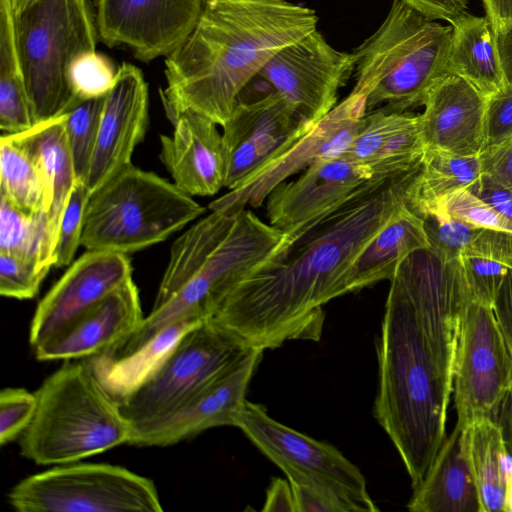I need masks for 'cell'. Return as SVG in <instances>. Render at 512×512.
Returning a JSON list of instances; mask_svg holds the SVG:
<instances>
[{
	"mask_svg": "<svg viewBox=\"0 0 512 512\" xmlns=\"http://www.w3.org/2000/svg\"><path fill=\"white\" fill-rule=\"evenodd\" d=\"M407 112L377 108L366 112L350 146L343 154L354 163L368 167L386 140L410 117Z\"/></svg>",
	"mask_w": 512,
	"mask_h": 512,
	"instance_id": "8d00e7d4",
	"label": "cell"
},
{
	"mask_svg": "<svg viewBox=\"0 0 512 512\" xmlns=\"http://www.w3.org/2000/svg\"><path fill=\"white\" fill-rule=\"evenodd\" d=\"M0 198L28 215L47 209V188L41 170L6 134L0 138Z\"/></svg>",
	"mask_w": 512,
	"mask_h": 512,
	"instance_id": "d6a6232c",
	"label": "cell"
},
{
	"mask_svg": "<svg viewBox=\"0 0 512 512\" xmlns=\"http://www.w3.org/2000/svg\"><path fill=\"white\" fill-rule=\"evenodd\" d=\"M429 248L423 219L406 204L369 241L351 268L349 293L391 280L401 262L416 250Z\"/></svg>",
	"mask_w": 512,
	"mask_h": 512,
	"instance_id": "4316f807",
	"label": "cell"
},
{
	"mask_svg": "<svg viewBox=\"0 0 512 512\" xmlns=\"http://www.w3.org/2000/svg\"><path fill=\"white\" fill-rule=\"evenodd\" d=\"M467 189L498 214L512 222V190L487 174L480 176Z\"/></svg>",
	"mask_w": 512,
	"mask_h": 512,
	"instance_id": "bcb514c9",
	"label": "cell"
},
{
	"mask_svg": "<svg viewBox=\"0 0 512 512\" xmlns=\"http://www.w3.org/2000/svg\"><path fill=\"white\" fill-rule=\"evenodd\" d=\"M510 139H512V85L506 83L487 97L483 150L501 145Z\"/></svg>",
	"mask_w": 512,
	"mask_h": 512,
	"instance_id": "ee69618b",
	"label": "cell"
},
{
	"mask_svg": "<svg viewBox=\"0 0 512 512\" xmlns=\"http://www.w3.org/2000/svg\"><path fill=\"white\" fill-rule=\"evenodd\" d=\"M204 0H96L100 40L142 62L167 56L194 27Z\"/></svg>",
	"mask_w": 512,
	"mask_h": 512,
	"instance_id": "e0dca14e",
	"label": "cell"
},
{
	"mask_svg": "<svg viewBox=\"0 0 512 512\" xmlns=\"http://www.w3.org/2000/svg\"><path fill=\"white\" fill-rule=\"evenodd\" d=\"M118 68L97 50L79 55L69 70V84L76 100L105 97L115 84Z\"/></svg>",
	"mask_w": 512,
	"mask_h": 512,
	"instance_id": "74e56055",
	"label": "cell"
},
{
	"mask_svg": "<svg viewBox=\"0 0 512 512\" xmlns=\"http://www.w3.org/2000/svg\"><path fill=\"white\" fill-rule=\"evenodd\" d=\"M262 354L261 350H251L169 417L133 434L128 444L139 447H164L187 440L214 427L235 426Z\"/></svg>",
	"mask_w": 512,
	"mask_h": 512,
	"instance_id": "44dd1931",
	"label": "cell"
},
{
	"mask_svg": "<svg viewBox=\"0 0 512 512\" xmlns=\"http://www.w3.org/2000/svg\"><path fill=\"white\" fill-rule=\"evenodd\" d=\"M450 25L452 39L447 73L464 78L486 97L501 89L506 81L497 32L490 20L466 12Z\"/></svg>",
	"mask_w": 512,
	"mask_h": 512,
	"instance_id": "83f0119b",
	"label": "cell"
},
{
	"mask_svg": "<svg viewBox=\"0 0 512 512\" xmlns=\"http://www.w3.org/2000/svg\"><path fill=\"white\" fill-rule=\"evenodd\" d=\"M15 39L35 123L62 115L75 101L69 70L100 40L91 0H40L14 15Z\"/></svg>",
	"mask_w": 512,
	"mask_h": 512,
	"instance_id": "ba28073f",
	"label": "cell"
},
{
	"mask_svg": "<svg viewBox=\"0 0 512 512\" xmlns=\"http://www.w3.org/2000/svg\"><path fill=\"white\" fill-rule=\"evenodd\" d=\"M353 72V52L332 47L316 29L276 53L258 76L316 124L336 106L338 90Z\"/></svg>",
	"mask_w": 512,
	"mask_h": 512,
	"instance_id": "9a60e30c",
	"label": "cell"
},
{
	"mask_svg": "<svg viewBox=\"0 0 512 512\" xmlns=\"http://www.w3.org/2000/svg\"><path fill=\"white\" fill-rule=\"evenodd\" d=\"M392 279L407 296L453 390L461 319L470 298L460 259L444 261L430 248L419 249L401 262Z\"/></svg>",
	"mask_w": 512,
	"mask_h": 512,
	"instance_id": "4fadbf2b",
	"label": "cell"
},
{
	"mask_svg": "<svg viewBox=\"0 0 512 512\" xmlns=\"http://www.w3.org/2000/svg\"><path fill=\"white\" fill-rule=\"evenodd\" d=\"M504 512H512V472L506 476Z\"/></svg>",
	"mask_w": 512,
	"mask_h": 512,
	"instance_id": "11a10c76",
	"label": "cell"
},
{
	"mask_svg": "<svg viewBox=\"0 0 512 512\" xmlns=\"http://www.w3.org/2000/svg\"><path fill=\"white\" fill-rule=\"evenodd\" d=\"M365 114V99L350 93L284 155L248 183L212 201L209 209L236 213L248 204L261 206L269 193L288 177L318 162L343 156Z\"/></svg>",
	"mask_w": 512,
	"mask_h": 512,
	"instance_id": "2e32d148",
	"label": "cell"
},
{
	"mask_svg": "<svg viewBox=\"0 0 512 512\" xmlns=\"http://www.w3.org/2000/svg\"><path fill=\"white\" fill-rule=\"evenodd\" d=\"M204 212L173 182L131 163L90 193L81 246L128 255L165 241Z\"/></svg>",
	"mask_w": 512,
	"mask_h": 512,
	"instance_id": "52a82bcc",
	"label": "cell"
},
{
	"mask_svg": "<svg viewBox=\"0 0 512 512\" xmlns=\"http://www.w3.org/2000/svg\"><path fill=\"white\" fill-rule=\"evenodd\" d=\"M6 135L35 161L44 176L46 213L54 250L60 218L77 181L64 115L37 123L27 131Z\"/></svg>",
	"mask_w": 512,
	"mask_h": 512,
	"instance_id": "484cf974",
	"label": "cell"
},
{
	"mask_svg": "<svg viewBox=\"0 0 512 512\" xmlns=\"http://www.w3.org/2000/svg\"><path fill=\"white\" fill-rule=\"evenodd\" d=\"M262 511L297 512L294 493L289 480L274 478L271 481V484L266 491V498Z\"/></svg>",
	"mask_w": 512,
	"mask_h": 512,
	"instance_id": "f907efd6",
	"label": "cell"
},
{
	"mask_svg": "<svg viewBox=\"0 0 512 512\" xmlns=\"http://www.w3.org/2000/svg\"><path fill=\"white\" fill-rule=\"evenodd\" d=\"M461 441L481 512L504 511V461L510 453L501 425L490 417L477 418L462 428Z\"/></svg>",
	"mask_w": 512,
	"mask_h": 512,
	"instance_id": "f546056e",
	"label": "cell"
},
{
	"mask_svg": "<svg viewBox=\"0 0 512 512\" xmlns=\"http://www.w3.org/2000/svg\"><path fill=\"white\" fill-rule=\"evenodd\" d=\"M482 3L497 33L512 25V0H482Z\"/></svg>",
	"mask_w": 512,
	"mask_h": 512,
	"instance_id": "816d5d0a",
	"label": "cell"
},
{
	"mask_svg": "<svg viewBox=\"0 0 512 512\" xmlns=\"http://www.w3.org/2000/svg\"><path fill=\"white\" fill-rule=\"evenodd\" d=\"M251 350L211 318L189 330L151 376L118 403L131 436L169 417Z\"/></svg>",
	"mask_w": 512,
	"mask_h": 512,
	"instance_id": "9c48e42d",
	"label": "cell"
},
{
	"mask_svg": "<svg viewBox=\"0 0 512 512\" xmlns=\"http://www.w3.org/2000/svg\"><path fill=\"white\" fill-rule=\"evenodd\" d=\"M412 8L434 20L450 24L467 12L468 0H402Z\"/></svg>",
	"mask_w": 512,
	"mask_h": 512,
	"instance_id": "681fc988",
	"label": "cell"
},
{
	"mask_svg": "<svg viewBox=\"0 0 512 512\" xmlns=\"http://www.w3.org/2000/svg\"><path fill=\"white\" fill-rule=\"evenodd\" d=\"M370 179L368 167L344 156L313 164L296 180L284 181L269 193V224L293 238L339 207Z\"/></svg>",
	"mask_w": 512,
	"mask_h": 512,
	"instance_id": "ac0fdd59",
	"label": "cell"
},
{
	"mask_svg": "<svg viewBox=\"0 0 512 512\" xmlns=\"http://www.w3.org/2000/svg\"><path fill=\"white\" fill-rule=\"evenodd\" d=\"M34 417L19 438L37 465H62L128 443L132 426L86 363L66 362L35 391Z\"/></svg>",
	"mask_w": 512,
	"mask_h": 512,
	"instance_id": "5b68a950",
	"label": "cell"
},
{
	"mask_svg": "<svg viewBox=\"0 0 512 512\" xmlns=\"http://www.w3.org/2000/svg\"><path fill=\"white\" fill-rule=\"evenodd\" d=\"M418 168L368 180L339 207L288 237L280 251L236 285L211 319L261 351L291 340L318 341L323 306L349 293L354 261L406 204Z\"/></svg>",
	"mask_w": 512,
	"mask_h": 512,
	"instance_id": "6da1fadb",
	"label": "cell"
},
{
	"mask_svg": "<svg viewBox=\"0 0 512 512\" xmlns=\"http://www.w3.org/2000/svg\"><path fill=\"white\" fill-rule=\"evenodd\" d=\"M421 218L429 248L444 261L460 259L465 247L480 230L441 213H432Z\"/></svg>",
	"mask_w": 512,
	"mask_h": 512,
	"instance_id": "ab89813d",
	"label": "cell"
},
{
	"mask_svg": "<svg viewBox=\"0 0 512 512\" xmlns=\"http://www.w3.org/2000/svg\"><path fill=\"white\" fill-rule=\"evenodd\" d=\"M451 39V25L393 0L381 25L353 51L356 83L350 93L365 99L366 112L401 113L422 105L447 73Z\"/></svg>",
	"mask_w": 512,
	"mask_h": 512,
	"instance_id": "8992f818",
	"label": "cell"
},
{
	"mask_svg": "<svg viewBox=\"0 0 512 512\" xmlns=\"http://www.w3.org/2000/svg\"><path fill=\"white\" fill-rule=\"evenodd\" d=\"M478 156L481 172L512 190V139L484 149Z\"/></svg>",
	"mask_w": 512,
	"mask_h": 512,
	"instance_id": "7dc6e473",
	"label": "cell"
},
{
	"mask_svg": "<svg viewBox=\"0 0 512 512\" xmlns=\"http://www.w3.org/2000/svg\"><path fill=\"white\" fill-rule=\"evenodd\" d=\"M143 319L131 278L35 346V356L40 361L91 357L131 334Z\"/></svg>",
	"mask_w": 512,
	"mask_h": 512,
	"instance_id": "7402d4cb",
	"label": "cell"
},
{
	"mask_svg": "<svg viewBox=\"0 0 512 512\" xmlns=\"http://www.w3.org/2000/svg\"><path fill=\"white\" fill-rule=\"evenodd\" d=\"M479 156L425 149L405 193L406 206L420 217L432 213L447 195L470 186L481 174Z\"/></svg>",
	"mask_w": 512,
	"mask_h": 512,
	"instance_id": "4dcf8cb0",
	"label": "cell"
},
{
	"mask_svg": "<svg viewBox=\"0 0 512 512\" xmlns=\"http://www.w3.org/2000/svg\"><path fill=\"white\" fill-rule=\"evenodd\" d=\"M40 0H9L14 15L28 9Z\"/></svg>",
	"mask_w": 512,
	"mask_h": 512,
	"instance_id": "db71d44e",
	"label": "cell"
},
{
	"mask_svg": "<svg viewBox=\"0 0 512 512\" xmlns=\"http://www.w3.org/2000/svg\"><path fill=\"white\" fill-rule=\"evenodd\" d=\"M201 322L192 317L179 319L124 358L108 361L94 355L85 361L106 392L120 403L151 376L181 337Z\"/></svg>",
	"mask_w": 512,
	"mask_h": 512,
	"instance_id": "f1b7e54d",
	"label": "cell"
},
{
	"mask_svg": "<svg viewBox=\"0 0 512 512\" xmlns=\"http://www.w3.org/2000/svg\"><path fill=\"white\" fill-rule=\"evenodd\" d=\"M318 20L314 9L288 0H204L190 33L165 57L167 118L191 110L222 127L252 78Z\"/></svg>",
	"mask_w": 512,
	"mask_h": 512,
	"instance_id": "7a4b0ae2",
	"label": "cell"
},
{
	"mask_svg": "<svg viewBox=\"0 0 512 512\" xmlns=\"http://www.w3.org/2000/svg\"><path fill=\"white\" fill-rule=\"evenodd\" d=\"M52 252L47 213L28 215L0 198V253L52 267Z\"/></svg>",
	"mask_w": 512,
	"mask_h": 512,
	"instance_id": "836d02e7",
	"label": "cell"
},
{
	"mask_svg": "<svg viewBox=\"0 0 512 512\" xmlns=\"http://www.w3.org/2000/svg\"><path fill=\"white\" fill-rule=\"evenodd\" d=\"M388 292L377 342L378 389L373 413L418 487L446 436L452 388L401 286Z\"/></svg>",
	"mask_w": 512,
	"mask_h": 512,
	"instance_id": "277c9868",
	"label": "cell"
},
{
	"mask_svg": "<svg viewBox=\"0 0 512 512\" xmlns=\"http://www.w3.org/2000/svg\"><path fill=\"white\" fill-rule=\"evenodd\" d=\"M487 97L464 78L446 73L428 89L419 114L425 149L478 156L484 147Z\"/></svg>",
	"mask_w": 512,
	"mask_h": 512,
	"instance_id": "603a6c76",
	"label": "cell"
},
{
	"mask_svg": "<svg viewBox=\"0 0 512 512\" xmlns=\"http://www.w3.org/2000/svg\"><path fill=\"white\" fill-rule=\"evenodd\" d=\"M148 84L140 68L124 62L106 95L86 184L90 193L131 164L148 126Z\"/></svg>",
	"mask_w": 512,
	"mask_h": 512,
	"instance_id": "ffe728a7",
	"label": "cell"
},
{
	"mask_svg": "<svg viewBox=\"0 0 512 512\" xmlns=\"http://www.w3.org/2000/svg\"><path fill=\"white\" fill-rule=\"evenodd\" d=\"M432 213H441L480 229L512 232V222L498 214L467 188L444 197Z\"/></svg>",
	"mask_w": 512,
	"mask_h": 512,
	"instance_id": "60d3db41",
	"label": "cell"
},
{
	"mask_svg": "<svg viewBox=\"0 0 512 512\" xmlns=\"http://www.w3.org/2000/svg\"><path fill=\"white\" fill-rule=\"evenodd\" d=\"M172 125L170 136H160L159 158L173 183L190 196L215 195L225 180L222 133L217 124L187 110Z\"/></svg>",
	"mask_w": 512,
	"mask_h": 512,
	"instance_id": "cb8c5ba5",
	"label": "cell"
},
{
	"mask_svg": "<svg viewBox=\"0 0 512 512\" xmlns=\"http://www.w3.org/2000/svg\"><path fill=\"white\" fill-rule=\"evenodd\" d=\"M314 125L274 90L255 100H238L222 126L224 187L233 190L248 183Z\"/></svg>",
	"mask_w": 512,
	"mask_h": 512,
	"instance_id": "5bb4252c",
	"label": "cell"
},
{
	"mask_svg": "<svg viewBox=\"0 0 512 512\" xmlns=\"http://www.w3.org/2000/svg\"><path fill=\"white\" fill-rule=\"evenodd\" d=\"M425 153L419 115L409 119L383 144L369 164L371 179H385L417 168Z\"/></svg>",
	"mask_w": 512,
	"mask_h": 512,
	"instance_id": "e575fe53",
	"label": "cell"
},
{
	"mask_svg": "<svg viewBox=\"0 0 512 512\" xmlns=\"http://www.w3.org/2000/svg\"><path fill=\"white\" fill-rule=\"evenodd\" d=\"M37 407V397L24 388H5L0 392V444L3 446L23 434Z\"/></svg>",
	"mask_w": 512,
	"mask_h": 512,
	"instance_id": "7bdbcfd3",
	"label": "cell"
},
{
	"mask_svg": "<svg viewBox=\"0 0 512 512\" xmlns=\"http://www.w3.org/2000/svg\"><path fill=\"white\" fill-rule=\"evenodd\" d=\"M512 386V359L491 306L469 298L461 319L455 372L456 426L493 418Z\"/></svg>",
	"mask_w": 512,
	"mask_h": 512,
	"instance_id": "7c38bea8",
	"label": "cell"
},
{
	"mask_svg": "<svg viewBox=\"0 0 512 512\" xmlns=\"http://www.w3.org/2000/svg\"><path fill=\"white\" fill-rule=\"evenodd\" d=\"M455 425L407 504L412 512H481L476 484Z\"/></svg>",
	"mask_w": 512,
	"mask_h": 512,
	"instance_id": "d4e9b609",
	"label": "cell"
},
{
	"mask_svg": "<svg viewBox=\"0 0 512 512\" xmlns=\"http://www.w3.org/2000/svg\"><path fill=\"white\" fill-rule=\"evenodd\" d=\"M290 484L297 512H350L343 502L323 492L295 482Z\"/></svg>",
	"mask_w": 512,
	"mask_h": 512,
	"instance_id": "c3c4849f",
	"label": "cell"
},
{
	"mask_svg": "<svg viewBox=\"0 0 512 512\" xmlns=\"http://www.w3.org/2000/svg\"><path fill=\"white\" fill-rule=\"evenodd\" d=\"M34 125L19 60L14 14L9 0H0V128L2 134H18Z\"/></svg>",
	"mask_w": 512,
	"mask_h": 512,
	"instance_id": "1f68e13d",
	"label": "cell"
},
{
	"mask_svg": "<svg viewBox=\"0 0 512 512\" xmlns=\"http://www.w3.org/2000/svg\"><path fill=\"white\" fill-rule=\"evenodd\" d=\"M287 240L283 231L250 210L211 211L173 242L151 312L131 334L97 356L118 360L179 319L212 318L236 285Z\"/></svg>",
	"mask_w": 512,
	"mask_h": 512,
	"instance_id": "3957f363",
	"label": "cell"
},
{
	"mask_svg": "<svg viewBox=\"0 0 512 512\" xmlns=\"http://www.w3.org/2000/svg\"><path fill=\"white\" fill-rule=\"evenodd\" d=\"M235 426L290 482L323 492L343 502L350 512L379 510L360 470L334 446L276 421L262 405L247 400Z\"/></svg>",
	"mask_w": 512,
	"mask_h": 512,
	"instance_id": "8fae6325",
	"label": "cell"
},
{
	"mask_svg": "<svg viewBox=\"0 0 512 512\" xmlns=\"http://www.w3.org/2000/svg\"><path fill=\"white\" fill-rule=\"evenodd\" d=\"M90 196L85 182L77 180L63 209L54 250L52 263L54 267L69 266L81 246L84 226V214Z\"/></svg>",
	"mask_w": 512,
	"mask_h": 512,
	"instance_id": "f35d334b",
	"label": "cell"
},
{
	"mask_svg": "<svg viewBox=\"0 0 512 512\" xmlns=\"http://www.w3.org/2000/svg\"><path fill=\"white\" fill-rule=\"evenodd\" d=\"M51 267L0 253V294L19 300L34 298Z\"/></svg>",
	"mask_w": 512,
	"mask_h": 512,
	"instance_id": "b9f144b4",
	"label": "cell"
},
{
	"mask_svg": "<svg viewBox=\"0 0 512 512\" xmlns=\"http://www.w3.org/2000/svg\"><path fill=\"white\" fill-rule=\"evenodd\" d=\"M105 97L76 100L63 113L76 178L85 183L96 146Z\"/></svg>",
	"mask_w": 512,
	"mask_h": 512,
	"instance_id": "d590c367",
	"label": "cell"
},
{
	"mask_svg": "<svg viewBox=\"0 0 512 512\" xmlns=\"http://www.w3.org/2000/svg\"><path fill=\"white\" fill-rule=\"evenodd\" d=\"M132 278L127 254L86 250L38 303L29 329L35 347Z\"/></svg>",
	"mask_w": 512,
	"mask_h": 512,
	"instance_id": "d6986e66",
	"label": "cell"
},
{
	"mask_svg": "<svg viewBox=\"0 0 512 512\" xmlns=\"http://www.w3.org/2000/svg\"><path fill=\"white\" fill-rule=\"evenodd\" d=\"M19 512H162L154 482L125 467L67 463L18 482L8 493Z\"/></svg>",
	"mask_w": 512,
	"mask_h": 512,
	"instance_id": "30bf717a",
	"label": "cell"
},
{
	"mask_svg": "<svg viewBox=\"0 0 512 512\" xmlns=\"http://www.w3.org/2000/svg\"><path fill=\"white\" fill-rule=\"evenodd\" d=\"M497 38L505 81L512 85V25L497 33Z\"/></svg>",
	"mask_w": 512,
	"mask_h": 512,
	"instance_id": "f5cc1de1",
	"label": "cell"
},
{
	"mask_svg": "<svg viewBox=\"0 0 512 512\" xmlns=\"http://www.w3.org/2000/svg\"><path fill=\"white\" fill-rule=\"evenodd\" d=\"M462 255L488 257L512 270V232L480 229Z\"/></svg>",
	"mask_w": 512,
	"mask_h": 512,
	"instance_id": "f6af8a7d",
	"label": "cell"
}]
</instances>
